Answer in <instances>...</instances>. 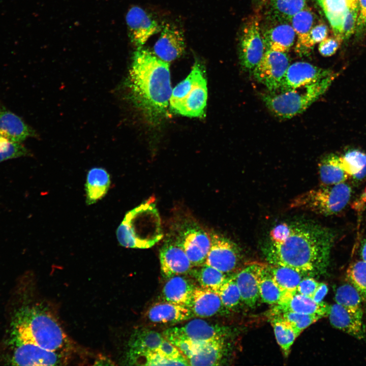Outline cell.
<instances>
[{"label": "cell", "instance_id": "6da1fadb", "mask_svg": "<svg viewBox=\"0 0 366 366\" xmlns=\"http://www.w3.org/2000/svg\"><path fill=\"white\" fill-rule=\"evenodd\" d=\"M334 235L329 229L309 223H284L279 236L264 249L270 264L297 270L307 276L325 272Z\"/></svg>", "mask_w": 366, "mask_h": 366}, {"label": "cell", "instance_id": "7a4b0ae2", "mask_svg": "<svg viewBox=\"0 0 366 366\" xmlns=\"http://www.w3.org/2000/svg\"><path fill=\"white\" fill-rule=\"evenodd\" d=\"M130 100L150 123L167 113L172 89L169 64L148 49L137 47L126 82Z\"/></svg>", "mask_w": 366, "mask_h": 366}, {"label": "cell", "instance_id": "3957f363", "mask_svg": "<svg viewBox=\"0 0 366 366\" xmlns=\"http://www.w3.org/2000/svg\"><path fill=\"white\" fill-rule=\"evenodd\" d=\"M13 329L15 342L30 343L62 353L70 347L68 337L57 320L40 307L21 309L15 318Z\"/></svg>", "mask_w": 366, "mask_h": 366}, {"label": "cell", "instance_id": "277c9868", "mask_svg": "<svg viewBox=\"0 0 366 366\" xmlns=\"http://www.w3.org/2000/svg\"><path fill=\"white\" fill-rule=\"evenodd\" d=\"M116 236L126 248L147 249L158 242L163 233L155 199L150 198L129 211L117 229Z\"/></svg>", "mask_w": 366, "mask_h": 366}, {"label": "cell", "instance_id": "5b68a950", "mask_svg": "<svg viewBox=\"0 0 366 366\" xmlns=\"http://www.w3.org/2000/svg\"><path fill=\"white\" fill-rule=\"evenodd\" d=\"M337 74L334 73L315 82L279 94H264L267 108L278 117L290 118L306 110L328 89Z\"/></svg>", "mask_w": 366, "mask_h": 366}, {"label": "cell", "instance_id": "8992f818", "mask_svg": "<svg viewBox=\"0 0 366 366\" xmlns=\"http://www.w3.org/2000/svg\"><path fill=\"white\" fill-rule=\"evenodd\" d=\"M204 75L203 66L196 60L189 75L172 91L169 103L174 112L192 117L203 115L207 98Z\"/></svg>", "mask_w": 366, "mask_h": 366}, {"label": "cell", "instance_id": "52a82bcc", "mask_svg": "<svg viewBox=\"0 0 366 366\" xmlns=\"http://www.w3.org/2000/svg\"><path fill=\"white\" fill-rule=\"evenodd\" d=\"M351 192L350 187L345 182L322 185L297 196L290 202L289 207L330 216L340 212L345 207L350 200Z\"/></svg>", "mask_w": 366, "mask_h": 366}, {"label": "cell", "instance_id": "ba28073f", "mask_svg": "<svg viewBox=\"0 0 366 366\" xmlns=\"http://www.w3.org/2000/svg\"><path fill=\"white\" fill-rule=\"evenodd\" d=\"M170 234L184 250L194 267L205 263L210 247V236L195 220L188 217L178 219Z\"/></svg>", "mask_w": 366, "mask_h": 366}, {"label": "cell", "instance_id": "9c48e42d", "mask_svg": "<svg viewBox=\"0 0 366 366\" xmlns=\"http://www.w3.org/2000/svg\"><path fill=\"white\" fill-rule=\"evenodd\" d=\"M260 19L251 17L245 23L239 40L240 63L246 70H252L262 58L265 49L260 33Z\"/></svg>", "mask_w": 366, "mask_h": 366}, {"label": "cell", "instance_id": "30bf717a", "mask_svg": "<svg viewBox=\"0 0 366 366\" xmlns=\"http://www.w3.org/2000/svg\"><path fill=\"white\" fill-rule=\"evenodd\" d=\"M289 65L285 53L267 50L253 70V75L271 93H275L279 90Z\"/></svg>", "mask_w": 366, "mask_h": 366}, {"label": "cell", "instance_id": "8fae6325", "mask_svg": "<svg viewBox=\"0 0 366 366\" xmlns=\"http://www.w3.org/2000/svg\"><path fill=\"white\" fill-rule=\"evenodd\" d=\"M210 247L204 264L226 274L237 267L240 260V249L227 237L214 232L209 233Z\"/></svg>", "mask_w": 366, "mask_h": 366}, {"label": "cell", "instance_id": "7c38bea8", "mask_svg": "<svg viewBox=\"0 0 366 366\" xmlns=\"http://www.w3.org/2000/svg\"><path fill=\"white\" fill-rule=\"evenodd\" d=\"M227 333L228 330L224 326L195 319L184 326L168 328L162 334L169 341L182 339L201 342L219 337H226Z\"/></svg>", "mask_w": 366, "mask_h": 366}, {"label": "cell", "instance_id": "4fadbf2b", "mask_svg": "<svg viewBox=\"0 0 366 366\" xmlns=\"http://www.w3.org/2000/svg\"><path fill=\"white\" fill-rule=\"evenodd\" d=\"M161 274L168 279L173 276L189 274L194 267L182 248L169 234L160 250Z\"/></svg>", "mask_w": 366, "mask_h": 366}, {"label": "cell", "instance_id": "5bb4252c", "mask_svg": "<svg viewBox=\"0 0 366 366\" xmlns=\"http://www.w3.org/2000/svg\"><path fill=\"white\" fill-rule=\"evenodd\" d=\"M126 22L131 42L136 48L142 47L150 37L162 29L156 20L138 6H134L128 10Z\"/></svg>", "mask_w": 366, "mask_h": 366}, {"label": "cell", "instance_id": "9a60e30c", "mask_svg": "<svg viewBox=\"0 0 366 366\" xmlns=\"http://www.w3.org/2000/svg\"><path fill=\"white\" fill-rule=\"evenodd\" d=\"M12 362L17 365H56L65 362L64 353L47 350L30 343L15 342Z\"/></svg>", "mask_w": 366, "mask_h": 366}, {"label": "cell", "instance_id": "2e32d148", "mask_svg": "<svg viewBox=\"0 0 366 366\" xmlns=\"http://www.w3.org/2000/svg\"><path fill=\"white\" fill-rule=\"evenodd\" d=\"M334 73L310 63L295 62L289 66L279 90L281 92L294 89L315 82Z\"/></svg>", "mask_w": 366, "mask_h": 366}, {"label": "cell", "instance_id": "e0dca14e", "mask_svg": "<svg viewBox=\"0 0 366 366\" xmlns=\"http://www.w3.org/2000/svg\"><path fill=\"white\" fill-rule=\"evenodd\" d=\"M186 48L184 34L177 26L166 23L154 46V54L161 60L169 63L179 58Z\"/></svg>", "mask_w": 366, "mask_h": 366}, {"label": "cell", "instance_id": "ac0fdd59", "mask_svg": "<svg viewBox=\"0 0 366 366\" xmlns=\"http://www.w3.org/2000/svg\"><path fill=\"white\" fill-rule=\"evenodd\" d=\"M331 305L322 301L317 303L309 296L297 292L286 293L271 311H289L298 313L328 317Z\"/></svg>", "mask_w": 366, "mask_h": 366}, {"label": "cell", "instance_id": "d6986e66", "mask_svg": "<svg viewBox=\"0 0 366 366\" xmlns=\"http://www.w3.org/2000/svg\"><path fill=\"white\" fill-rule=\"evenodd\" d=\"M189 308L194 317L201 318L210 317L229 312L217 292L197 286L193 292Z\"/></svg>", "mask_w": 366, "mask_h": 366}, {"label": "cell", "instance_id": "ffe728a7", "mask_svg": "<svg viewBox=\"0 0 366 366\" xmlns=\"http://www.w3.org/2000/svg\"><path fill=\"white\" fill-rule=\"evenodd\" d=\"M225 338L196 342L191 355L187 358L189 365H220L225 351Z\"/></svg>", "mask_w": 366, "mask_h": 366}, {"label": "cell", "instance_id": "44dd1931", "mask_svg": "<svg viewBox=\"0 0 366 366\" xmlns=\"http://www.w3.org/2000/svg\"><path fill=\"white\" fill-rule=\"evenodd\" d=\"M331 325L358 339L365 337V327L362 318L336 303L331 305L328 316Z\"/></svg>", "mask_w": 366, "mask_h": 366}, {"label": "cell", "instance_id": "7402d4cb", "mask_svg": "<svg viewBox=\"0 0 366 366\" xmlns=\"http://www.w3.org/2000/svg\"><path fill=\"white\" fill-rule=\"evenodd\" d=\"M196 285L186 274L176 275L167 279L162 294L164 301L189 308Z\"/></svg>", "mask_w": 366, "mask_h": 366}, {"label": "cell", "instance_id": "603a6c76", "mask_svg": "<svg viewBox=\"0 0 366 366\" xmlns=\"http://www.w3.org/2000/svg\"><path fill=\"white\" fill-rule=\"evenodd\" d=\"M259 263L257 262L248 263L234 275L242 302L250 308L254 307L260 298L257 279Z\"/></svg>", "mask_w": 366, "mask_h": 366}, {"label": "cell", "instance_id": "cb8c5ba5", "mask_svg": "<svg viewBox=\"0 0 366 366\" xmlns=\"http://www.w3.org/2000/svg\"><path fill=\"white\" fill-rule=\"evenodd\" d=\"M193 317L189 308L164 301L155 303L147 312L149 320L156 323L176 324Z\"/></svg>", "mask_w": 366, "mask_h": 366}, {"label": "cell", "instance_id": "d4e9b609", "mask_svg": "<svg viewBox=\"0 0 366 366\" xmlns=\"http://www.w3.org/2000/svg\"><path fill=\"white\" fill-rule=\"evenodd\" d=\"M0 135L12 141L22 142L36 134L23 119L0 103Z\"/></svg>", "mask_w": 366, "mask_h": 366}, {"label": "cell", "instance_id": "484cf974", "mask_svg": "<svg viewBox=\"0 0 366 366\" xmlns=\"http://www.w3.org/2000/svg\"><path fill=\"white\" fill-rule=\"evenodd\" d=\"M277 23L262 34L264 44L266 50L285 53L294 43L295 32L289 22Z\"/></svg>", "mask_w": 366, "mask_h": 366}, {"label": "cell", "instance_id": "4316f807", "mask_svg": "<svg viewBox=\"0 0 366 366\" xmlns=\"http://www.w3.org/2000/svg\"><path fill=\"white\" fill-rule=\"evenodd\" d=\"M110 185V175L105 169L95 167L89 170L85 183L86 203L90 205L103 198Z\"/></svg>", "mask_w": 366, "mask_h": 366}, {"label": "cell", "instance_id": "83f0119b", "mask_svg": "<svg viewBox=\"0 0 366 366\" xmlns=\"http://www.w3.org/2000/svg\"><path fill=\"white\" fill-rule=\"evenodd\" d=\"M320 5L330 23L334 36L342 39L341 29L345 14L349 9L358 7V0H321Z\"/></svg>", "mask_w": 366, "mask_h": 366}, {"label": "cell", "instance_id": "f1b7e54d", "mask_svg": "<svg viewBox=\"0 0 366 366\" xmlns=\"http://www.w3.org/2000/svg\"><path fill=\"white\" fill-rule=\"evenodd\" d=\"M319 177L322 185L328 186L344 182L349 176L342 164L340 155L330 154L319 164Z\"/></svg>", "mask_w": 366, "mask_h": 366}, {"label": "cell", "instance_id": "f546056e", "mask_svg": "<svg viewBox=\"0 0 366 366\" xmlns=\"http://www.w3.org/2000/svg\"><path fill=\"white\" fill-rule=\"evenodd\" d=\"M164 338L163 334L154 330H138L131 338L128 357L147 352L157 351Z\"/></svg>", "mask_w": 366, "mask_h": 366}, {"label": "cell", "instance_id": "4dcf8cb0", "mask_svg": "<svg viewBox=\"0 0 366 366\" xmlns=\"http://www.w3.org/2000/svg\"><path fill=\"white\" fill-rule=\"evenodd\" d=\"M259 295L265 303L276 304L284 295L274 282L270 272L268 264L260 263L257 270Z\"/></svg>", "mask_w": 366, "mask_h": 366}, {"label": "cell", "instance_id": "1f68e13d", "mask_svg": "<svg viewBox=\"0 0 366 366\" xmlns=\"http://www.w3.org/2000/svg\"><path fill=\"white\" fill-rule=\"evenodd\" d=\"M272 278L285 294L296 292L297 288L301 280L307 274L294 268L274 264H268Z\"/></svg>", "mask_w": 366, "mask_h": 366}, {"label": "cell", "instance_id": "d6a6232c", "mask_svg": "<svg viewBox=\"0 0 366 366\" xmlns=\"http://www.w3.org/2000/svg\"><path fill=\"white\" fill-rule=\"evenodd\" d=\"M189 274L200 287L217 293L228 278V274L205 264L193 267Z\"/></svg>", "mask_w": 366, "mask_h": 366}, {"label": "cell", "instance_id": "836d02e7", "mask_svg": "<svg viewBox=\"0 0 366 366\" xmlns=\"http://www.w3.org/2000/svg\"><path fill=\"white\" fill-rule=\"evenodd\" d=\"M315 15L309 8L306 7L294 15L290 20L297 41L295 50L299 55H304V45L307 37L314 25Z\"/></svg>", "mask_w": 366, "mask_h": 366}, {"label": "cell", "instance_id": "e575fe53", "mask_svg": "<svg viewBox=\"0 0 366 366\" xmlns=\"http://www.w3.org/2000/svg\"><path fill=\"white\" fill-rule=\"evenodd\" d=\"M269 1L270 16L276 22H290L294 15L307 7L306 0Z\"/></svg>", "mask_w": 366, "mask_h": 366}, {"label": "cell", "instance_id": "d590c367", "mask_svg": "<svg viewBox=\"0 0 366 366\" xmlns=\"http://www.w3.org/2000/svg\"><path fill=\"white\" fill-rule=\"evenodd\" d=\"M336 302L350 312L362 318V298L356 289L349 283L339 287L334 296Z\"/></svg>", "mask_w": 366, "mask_h": 366}, {"label": "cell", "instance_id": "8d00e7d4", "mask_svg": "<svg viewBox=\"0 0 366 366\" xmlns=\"http://www.w3.org/2000/svg\"><path fill=\"white\" fill-rule=\"evenodd\" d=\"M344 168L349 177L360 179L366 176V154L360 150H349L341 155Z\"/></svg>", "mask_w": 366, "mask_h": 366}, {"label": "cell", "instance_id": "74e56055", "mask_svg": "<svg viewBox=\"0 0 366 366\" xmlns=\"http://www.w3.org/2000/svg\"><path fill=\"white\" fill-rule=\"evenodd\" d=\"M271 317V324L277 343L287 357L298 336L288 322L276 316Z\"/></svg>", "mask_w": 366, "mask_h": 366}, {"label": "cell", "instance_id": "f35d334b", "mask_svg": "<svg viewBox=\"0 0 366 366\" xmlns=\"http://www.w3.org/2000/svg\"><path fill=\"white\" fill-rule=\"evenodd\" d=\"M270 316L279 317L288 322L298 336L301 332L321 318L317 315L305 314L289 311L270 312Z\"/></svg>", "mask_w": 366, "mask_h": 366}, {"label": "cell", "instance_id": "ab89813d", "mask_svg": "<svg viewBox=\"0 0 366 366\" xmlns=\"http://www.w3.org/2000/svg\"><path fill=\"white\" fill-rule=\"evenodd\" d=\"M346 279L366 301V262L361 260L350 264L346 271Z\"/></svg>", "mask_w": 366, "mask_h": 366}, {"label": "cell", "instance_id": "60d3db41", "mask_svg": "<svg viewBox=\"0 0 366 366\" xmlns=\"http://www.w3.org/2000/svg\"><path fill=\"white\" fill-rule=\"evenodd\" d=\"M217 293L224 306L229 311L235 309L242 301L234 275L227 278Z\"/></svg>", "mask_w": 366, "mask_h": 366}, {"label": "cell", "instance_id": "b9f144b4", "mask_svg": "<svg viewBox=\"0 0 366 366\" xmlns=\"http://www.w3.org/2000/svg\"><path fill=\"white\" fill-rule=\"evenodd\" d=\"M133 364L145 365H189L188 362L168 359L157 351L147 352L129 357Z\"/></svg>", "mask_w": 366, "mask_h": 366}, {"label": "cell", "instance_id": "7bdbcfd3", "mask_svg": "<svg viewBox=\"0 0 366 366\" xmlns=\"http://www.w3.org/2000/svg\"><path fill=\"white\" fill-rule=\"evenodd\" d=\"M29 155V150L22 142L12 141L0 135V163Z\"/></svg>", "mask_w": 366, "mask_h": 366}, {"label": "cell", "instance_id": "ee69618b", "mask_svg": "<svg viewBox=\"0 0 366 366\" xmlns=\"http://www.w3.org/2000/svg\"><path fill=\"white\" fill-rule=\"evenodd\" d=\"M328 27L323 23L314 25L309 32L304 45V55L309 54L317 43L321 42L327 37Z\"/></svg>", "mask_w": 366, "mask_h": 366}, {"label": "cell", "instance_id": "f6af8a7d", "mask_svg": "<svg viewBox=\"0 0 366 366\" xmlns=\"http://www.w3.org/2000/svg\"><path fill=\"white\" fill-rule=\"evenodd\" d=\"M358 7L349 9L345 15L341 29V38L346 39L354 32L356 27Z\"/></svg>", "mask_w": 366, "mask_h": 366}, {"label": "cell", "instance_id": "bcb514c9", "mask_svg": "<svg viewBox=\"0 0 366 366\" xmlns=\"http://www.w3.org/2000/svg\"><path fill=\"white\" fill-rule=\"evenodd\" d=\"M157 352L170 359L188 362L187 358L180 350L165 338L160 346Z\"/></svg>", "mask_w": 366, "mask_h": 366}, {"label": "cell", "instance_id": "7dc6e473", "mask_svg": "<svg viewBox=\"0 0 366 366\" xmlns=\"http://www.w3.org/2000/svg\"><path fill=\"white\" fill-rule=\"evenodd\" d=\"M342 41L341 38L336 36L325 38L319 45L320 53L325 57L332 55L338 50Z\"/></svg>", "mask_w": 366, "mask_h": 366}, {"label": "cell", "instance_id": "c3c4849f", "mask_svg": "<svg viewBox=\"0 0 366 366\" xmlns=\"http://www.w3.org/2000/svg\"><path fill=\"white\" fill-rule=\"evenodd\" d=\"M319 284L313 278L304 277L300 282L296 290L299 294L312 297Z\"/></svg>", "mask_w": 366, "mask_h": 366}, {"label": "cell", "instance_id": "681fc988", "mask_svg": "<svg viewBox=\"0 0 366 366\" xmlns=\"http://www.w3.org/2000/svg\"><path fill=\"white\" fill-rule=\"evenodd\" d=\"M358 13L356 29L360 33L366 27V0H358Z\"/></svg>", "mask_w": 366, "mask_h": 366}, {"label": "cell", "instance_id": "f907efd6", "mask_svg": "<svg viewBox=\"0 0 366 366\" xmlns=\"http://www.w3.org/2000/svg\"><path fill=\"white\" fill-rule=\"evenodd\" d=\"M328 287L324 283H319L318 286L312 296L314 301L317 303L323 301V299L328 292Z\"/></svg>", "mask_w": 366, "mask_h": 366}, {"label": "cell", "instance_id": "816d5d0a", "mask_svg": "<svg viewBox=\"0 0 366 366\" xmlns=\"http://www.w3.org/2000/svg\"><path fill=\"white\" fill-rule=\"evenodd\" d=\"M360 256L361 260L366 262V238L361 243L360 249Z\"/></svg>", "mask_w": 366, "mask_h": 366}, {"label": "cell", "instance_id": "f5cc1de1", "mask_svg": "<svg viewBox=\"0 0 366 366\" xmlns=\"http://www.w3.org/2000/svg\"><path fill=\"white\" fill-rule=\"evenodd\" d=\"M363 195L362 199L365 200L366 199V189Z\"/></svg>", "mask_w": 366, "mask_h": 366}, {"label": "cell", "instance_id": "db71d44e", "mask_svg": "<svg viewBox=\"0 0 366 366\" xmlns=\"http://www.w3.org/2000/svg\"><path fill=\"white\" fill-rule=\"evenodd\" d=\"M259 1H260V2H265L267 1L268 0H259Z\"/></svg>", "mask_w": 366, "mask_h": 366}, {"label": "cell", "instance_id": "11a10c76", "mask_svg": "<svg viewBox=\"0 0 366 366\" xmlns=\"http://www.w3.org/2000/svg\"><path fill=\"white\" fill-rule=\"evenodd\" d=\"M315 1H316L318 2V3L320 5L321 0H315Z\"/></svg>", "mask_w": 366, "mask_h": 366}]
</instances>
